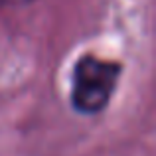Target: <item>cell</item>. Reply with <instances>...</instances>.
I'll return each instance as SVG.
<instances>
[{
  "instance_id": "1",
  "label": "cell",
  "mask_w": 156,
  "mask_h": 156,
  "mask_svg": "<svg viewBox=\"0 0 156 156\" xmlns=\"http://www.w3.org/2000/svg\"><path fill=\"white\" fill-rule=\"evenodd\" d=\"M122 65L117 61L101 59L97 55H83L73 71L71 101L81 113H99L113 97Z\"/></svg>"
}]
</instances>
